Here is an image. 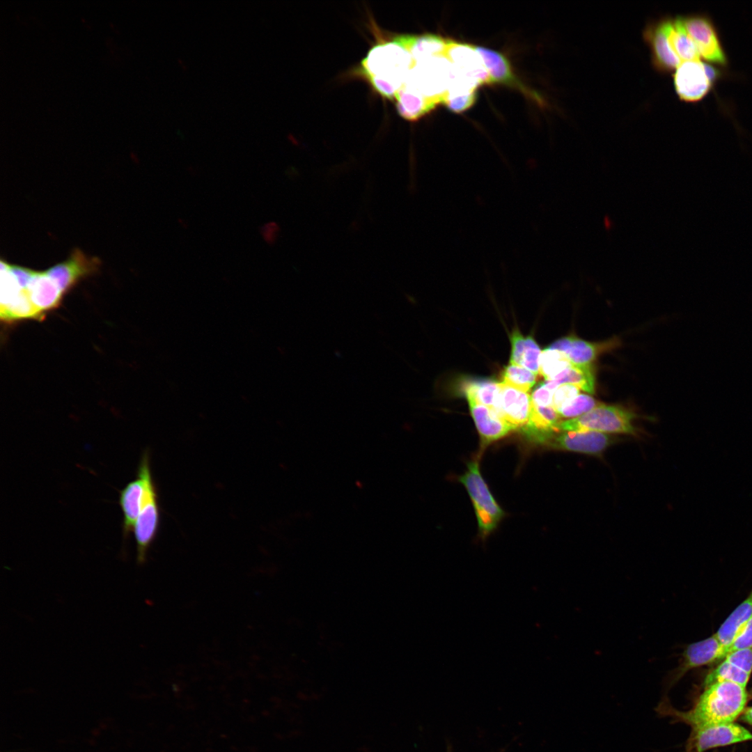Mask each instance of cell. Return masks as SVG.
I'll use <instances>...</instances> for the list:
<instances>
[{
  "label": "cell",
  "mask_w": 752,
  "mask_h": 752,
  "mask_svg": "<svg viewBox=\"0 0 752 752\" xmlns=\"http://www.w3.org/2000/svg\"><path fill=\"white\" fill-rule=\"evenodd\" d=\"M748 698L746 687L730 681H719L705 687L688 711L674 709L664 696L656 707V712L661 717L670 716L696 729L734 722L746 708Z\"/></svg>",
  "instance_id": "6da1fadb"
},
{
  "label": "cell",
  "mask_w": 752,
  "mask_h": 752,
  "mask_svg": "<svg viewBox=\"0 0 752 752\" xmlns=\"http://www.w3.org/2000/svg\"><path fill=\"white\" fill-rule=\"evenodd\" d=\"M138 469L144 478L145 489L142 506L134 526L136 542V561L146 562L148 549L157 534L160 522V510L157 489L152 476L149 451H145Z\"/></svg>",
  "instance_id": "7a4b0ae2"
},
{
  "label": "cell",
  "mask_w": 752,
  "mask_h": 752,
  "mask_svg": "<svg viewBox=\"0 0 752 752\" xmlns=\"http://www.w3.org/2000/svg\"><path fill=\"white\" fill-rule=\"evenodd\" d=\"M634 417V413L625 408L600 403L580 416L561 420L557 423L556 431H595L636 435V429L632 424Z\"/></svg>",
  "instance_id": "3957f363"
},
{
  "label": "cell",
  "mask_w": 752,
  "mask_h": 752,
  "mask_svg": "<svg viewBox=\"0 0 752 752\" xmlns=\"http://www.w3.org/2000/svg\"><path fill=\"white\" fill-rule=\"evenodd\" d=\"M459 480L466 487L473 502L480 535L485 538L497 526L503 512L497 504L480 472L478 462L473 460Z\"/></svg>",
  "instance_id": "277c9868"
},
{
  "label": "cell",
  "mask_w": 752,
  "mask_h": 752,
  "mask_svg": "<svg viewBox=\"0 0 752 752\" xmlns=\"http://www.w3.org/2000/svg\"><path fill=\"white\" fill-rule=\"evenodd\" d=\"M720 77L712 65L698 61H684L675 69L673 81L681 100L696 102L703 99Z\"/></svg>",
  "instance_id": "5b68a950"
},
{
  "label": "cell",
  "mask_w": 752,
  "mask_h": 752,
  "mask_svg": "<svg viewBox=\"0 0 752 752\" xmlns=\"http://www.w3.org/2000/svg\"><path fill=\"white\" fill-rule=\"evenodd\" d=\"M726 656L724 647L714 634L688 645L682 654L679 666L666 675L664 683L665 691H668L688 671L720 663Z\"/></svg>",
  "instance_id": "8992f818"
},
{
  "label": "cell",
  "mask_w": 752,
  "mask_h": 752,
  "mask_svg": "<svg viewBox=\"0 0 752 752\" xmlns=\"http://www.w3.org/2000/svg\"><path fill=\"white\" fill-rule=\"evenodd\" d=\"M687 33L695 43L700 56L714 64L724 65L727 56L712 21L707 16L695 15L682 17Z\"/></svg>",
  "instance_id": "52a82bcc"
},
{
  "label": "cell",
  "mask_w": 752,
  "mask_h": 752,
  "mask_svg": "<svg viewBox=\"0 0 752 752\" xmlns=\"http://www.w3.org/2000/svg\"><path fill=\"white\" fill-rule=\"evenodd\" d=\"M691 730L686 744L687 752H705L712 748L752 739L750 731L734 722Z\"/></svg>",
  "instance_id": "ba28073f"
},
{
  "label": "cell",
  "mask_w": 752,
  "mask_h": 752,
  "mask_svg": "<svg viewBox=\"0 0 752 752\" xmlns=\"http://www.w3.org/2000/svg\"><path fill=\"white\" fill-rule=\"evenodd\" d=\"M612 436L595 431L559 432L545 444L551 448L600 455L614 442Z\"/></svg>",
  "instance_id": "9c48e42d"
},
{
  "label": "cell",
  "mask_w": 752,
  "mask_h": 752,
  "mask_svg": "<svg viewBox=\"0 0 752 752\" xmlns=\"http://www.w3.org/2000/svg\"><path fill=\"white\" fill-rule=\"evenodd\" d=\"M446 58L453 67L451 70L454 73L473 80L480 85L492 84L483 61L474 45L448 39Z\"/></svg>",
  "instance_id": "30bf717a"
},
{
  "label": "cell",
  "mask_w": 752,
  "mask_h": 752,
  "mask_svg": "<svg viewBox=\"0 0 752 752\" xmlns=\"http://www.w3.org/2000/svg\"><path fill=\"white\" fill-rule=\"evenodd\" d=\"M474 47L483 61L492 84L506 85L520 91L526 97L539 104L542 103L538 94L527 88L515 76L509 61L502 54L484 47L474 46Z\"/></svg>",
  "instance_id": "8fae6325"
},
{
  "label": "cell",
  "mask_w": 752,
  "mask_h": 752,
  "mask_svg": "<svg viewBox=\"0 0 752 752\" xmlns=\"http://www.w3.org/2000/svg\"><path fill=\"white\" fill-rule=\"evenodd\" d=\"M752 672V648L729 653L705 677L704 687L719 681H730L744 687Z\"/></svg>",
  "instance_id": "7c38bea8"
},
{
  "label": "cell",
  "mask_w": 752,
  "mask_h": 752,
  "mask_svg": "<svg viewBox=\"0 0 752 752\" xmlns=\"http://www.w3.org/2000/svg\"><path fill=\"white\" fill-rule=\"evenodd\" d=\"M532 408L531 395L501 382L498 414L512 425L521 429L528 421Z\"/></svg>",
  "instance_id": "4fadbf2b"
},
{
  "label": "cell",
  "mask_w": 752,
  "mask_h": 752,
  "mask_svg": "<svg viewBox=\"0 0 752 752\" xmlns=\"http://www.w3.org/2000/svg\"><path fill=\"white\" fill-rule=\"evenodd\" d=\"M467 400L481 439L482 446L505 437L515 430L494 409L473 400Z\"/></svg>",
  "instance_id": "5bb4252c"
},
{
  "label": "cell",
  "mask_w": 752,
  "mask_h": 752,
  "mask_svg": "<svg viewBox=\"0 0 752 752\" xmlns=\"http://www.w3.org/2000/svg\"><path fill=\"white\" fill-rule=\"evenodd\" d=\"M145 484L142 473L137 469L136 477L120 492L119 505L122 510L123 536L124 541L133 530L142 506Z\"/></svg>",
  "instance_id": "9a60e30c"
},
{
  "label": "cell",
  "mask_w": 752,
  "mask_h": 752,
  "mask_svg": "<svg viewBox=\"0 0 752 752\" xmlns=\"http://www.w3.org/2000/svg\"><path fill=\"white\" fill-rule=\"evenodd\" d=\"M645 39L650 45L652 61L657 69L668 72L682 63L672 49L666 32V20L647 29Z\"/></svg>",
  "instance_id": "2e32d148"
},
{
  "label": "cell",
  "mask_w": 752,
  "mask_h": 752,
  "mask_svg": "<svg viewBox=\"0 0 752 752\" xmlns=\"http://www.w3.org/2000/svg\"><path fill=\"white\" fill-rule=\"evenodd\" d=\"M603 346L570 336L556 340L548 348L563 352L572 364L588 366L596 359Z\"/></svg>",
  "instance_id": "e0dca14e"
},
{
  "label": "cell",
  "mask_w": 752,
  "mask_h": 752,
  "mask_svg": "<svg viewBox=\"0 0 752 752\" xmlns=\"http://www.w3.org/2000/svg\"><path fill=\"white\" fill-rule=\"evenodd\" d=\"M512 352L510 363L523 366L539 373V360L541 350L531 336L524 337L519 330H515L510 337Z\"/></svg>",
  "instance_id": "ac0fdd59"
},
{
  "label": "cell",
  "mask_w": 752,
  "mask_h": 752,
  "mask_svg": "<svg viewBox=\"0 0 752 752\" xmlns=\"http://www.w3.org/2000/svg\"><path fill=\"white\" fill-rule=\"evenodd\" d=\"M751 617L752 591L748 597L730 614L714 634L724 647L726 655L728 647Z\"/></svg>",
  "instance_id": "d6986e66"
},
{
  "label": "cell",
  "mask_w": 752,
  "mask_h": 752,
  "mask_svg": "<svg viewBox=\"0 0 752 752\" xmlns=\"http://www.w3.org/2000/svg\"><path fill=\"white\" fill-rule=\"evenodd\" d=\"M666 26L671 47L682 63L700 59L697 47L684 29L681 17L666 20Z\"/></svg>",
  "instance_id": "ffe728a7"
},
{
  "label": "cell",
  "mask_w": 752,
  "mask_h": 752,
  "mask_svg": "<svg viewBox=\"0 0 752 752\" xmlns=\"http://www.w3.org/2000/svg\"><path fill=\"white\" fill-rule=\"evenodd\" d=\"M544 382L554 391L561 384H570L588 393L593 394L595 393V376L590 365L578 366L572 364L553 380H545Z\"/></svg>",
  "instance_id": "44dd1931"
},
{
  "label": "cell",
  "mask_w": 752,
  "mask_h": 752,
  "mask_svg": "<svg viewBox=\"0 0 752 752\" xmlns=\"http://www.w3.org/2000/svg\"><path fill=\"white\" fill-rule=\"evenodd\" d=\"M501 382L476 380L467 382L464 391L467 400H473L498 412ZM498 414V413H497Z\"/></svg>",
  "instance_id": "7402d4cb"
},
{
  "label": "cell",
  "mask_w": 752,
  "mask_h": 752,
  "mask_svg": "<svg viewBox=\"0 0 752 752\" xmlns=\"http://www.w3.org/2000/svg\"><path fill=\"white\" fill-rule=\"evenodd\" d=\"M572 364L563 352L547 348L541 352L540 357L539 373L545 380H553Z\"/></svg>",
  "instance_id": "603a6c76"
},
{
  "label": "cell",
  "mask_w": 752,
  "mask_h": 752,
  "mask_svg": "<svg viewBox=\"0 0 752 752\" xmlns=\"http://www.w3.org/2000/svg\"><path fill=\"white\" fill-rule=\"evenodd\" d=\"M537 375L523 366L510 363L503 372V383L528 392L536 382Z\"/></svg>",
  "instance_id": "cb8c5ba5"
},
{
  "label": "cell",
  "mask_w": 752,
  "mask_h": 752,
  "mask_svg": "<svg viewBox=\"0 0 752 752\" xmlns=\"http://www.w3.org/2000/svg\"><path fill=\"white\" fill-rule=\"evenodd\" d=\"M600 402L591 395L579 393L569 405L559 412L561 418H574L589 412Z\"/></svg>",
  "instance_id": "d4e9b609"
},
{
  "label": "cell",
  "mask_w": 752,
  "mask_h": 752,
  "mask_svg": "<svg viewBox=\"0 0 752 752\" xmlns=\"http://www.w3.org/2000/svg\"><path fill=\"white\" fill-rule=\"evenodd\" d=\"M477 98V90L464 93H448L444 94L443 104L450 111L455 113H462L475 103Z\"/></svg>",
  "instance_id": "484cf974"
},
{
  "label": "cell",
  "mask_w": 752,
  "mask_h": 752,
  "mask_svg": "<svg viewBox=\"0 0 752 752\" xmlns=\"http://www.w3.org/2000/svg\"><path fill=\"white\" fill-rule=\"evenodd\" d=\"M579 388L570 384H563L556 388L553 395V406L558 414L579 394Z\"/></svg>",
  "instance_id": "4316f807"
},
{
  "label": "cell",
  "mask_w": 752,
  "mask_h": 752,
  "mask_svg": "<svg viewBox=\"0 0 752 752\" xmlns=\"http://www.w3.org/2000/svg\"><path fill=\"white\" fill-rule=\"evenodd\" d=\"M749 648H752V617L728 647L727 655L733 652Z\"/></svg>",
  "instance_id": "83f0119b"
},
{
  "label": "cell",
  "mask_w": 752,
  "mask_h": 752,
  "mask_svg": "<svg viewBox=\"0 0 752 752\" xmlns=\"http://www.w3.org/2000/svg\"><path fill=\"white\" fill-rule=\"evenodd\" d=\"M554 392L545 382L542 383L532 393V404L540 407L553 406Z\"/></svg>",
  "instance_id": "f1b7e54d"
},
{
  "label": "cell",
  "mask_w": 752,
  "mask_h": 752,
  "mask_svg": "<svg viewBox=\"0 0 752 752\" xmlns=\"http://www.w3.org/2000/svg\"><path fill=\"white\" fill-rule=\"evenodd\" d=\"M260 234L264 242L268 245H274L277 241L280 227L275 221L265 223L259 228Z\"/></svg>",
  "instance_id": "f546056e"
},
{
  "label": "cell",
  "mask_w": 752,
  "mask_h": 752,
  "mask_svg": "<svg viewBox=\"0 0 752 752\" xmlns=\"http://www.w3.org/2000/svg\"><path fill=\"white\" fill-rule=\"evenodd\" d=\"M741 719L752 726V707L744 709L741 714Z\"/></svg>",
  "instance_id": "4dcf8cb0"
},
{
  "label": "cell",
  "mask_w": 752,
  "mask_h": 752,
  "mask_svg": "<svg viewBox=\"0 0 752 752\" xmlns=\"http://www.w3.org/2000/svg\"><path fill=\"white\" fill-rule=\"evenodd\" d=\"M178 223H179V224H180V226H182V227L183 228H185V229H186V228H188L189 225H188L187 222V221H185V219H181V218H178Z\"/></svg>",
  "instance_id": "1f68e13d"
},
{
  "label": "cell",
  "mask_w": 752,
  "mask_h": 752,
  "mask_svg": "<svg viewBox=\"0 0 752 752\" xmlns=\"http://www.w3.org/2000/svg\"><path fill=\"white\" fill-rule=\"evenodd\" d=\"M749 697H751V698H752V689H751V691H750V694H749Z\"/></svg>",
  "instance_id": "d6a6232c"
}]
</instances>
